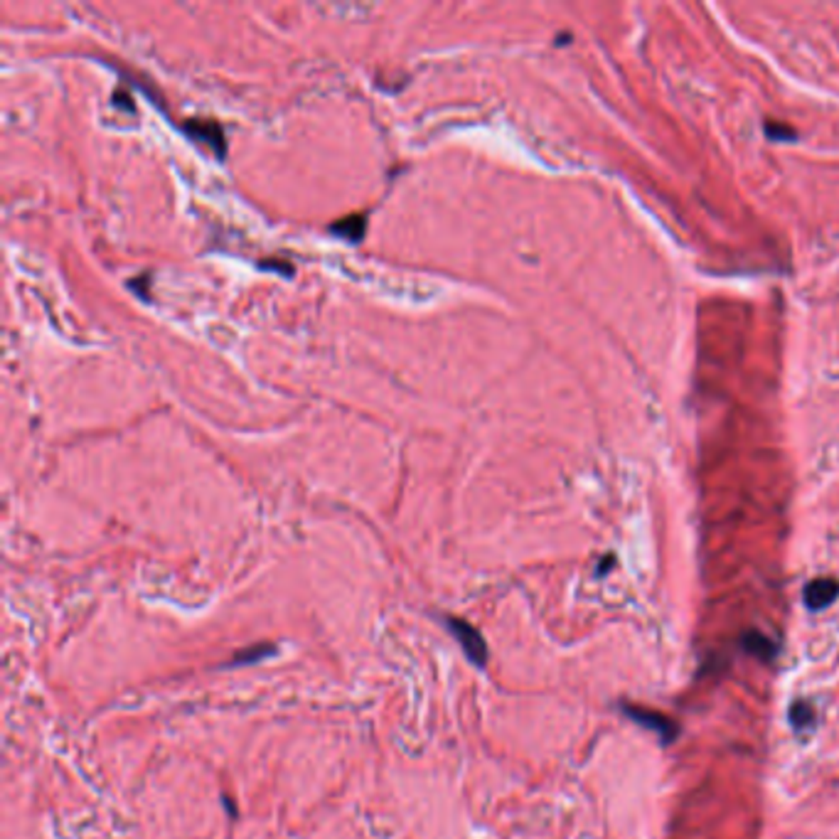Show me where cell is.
Here are the masks:
<instances>
[{
    "instance_id": "cell-7",
    "label": "cell",
    "mask_w": 839,
    "mask_h": 839,
    "mask_svg": "<svg viewBox=\"0 0 839 839\" xmlns=\"http://www.w3.org/2000/svg\"><path fill=\"white\" fill-rule=\"evenodd\" d=\"M790 723H793V729L795 732H807V729H813L814 719H817V712H814L813 702H805V699H798V702H793L790 704Z\"/></svg>"
},
{
    "instance_id": "cell-4",
    "label": "cell",
    "mask_w": 839,
    "mask_h": 839,
    "mask_svg": "<svg viewBox=\"0 0 839 839\" xmlns=\"http://www.w3.org/2000/svg\"><path fill=\"white\" fill-rule=\"evenodd\" d=\"M185 131H190L197 141L209 143L212 148L219 150V153H225V136H222V128L215 121H205V118H192L185 124Z\"/></svg>"
},
{
    "instance_id": "cell-8",
    "label": "cell",
    "mask_w": 839,
    "mask_h": 839,
    "mask_svg": "<svg viewBox=\"0 0 839 839\" xmlns=\"http://www.w3.org/2000/svg\"><path fill=\"white\" fill-rule=\"evenodd\" d=\"M333 229H335V232L345 234L348 239H359V237H362V232H365V217H362V215H349L348 219H345V222H338V225H335Z\"/></svg>"
},
{
    "instance_id": "cell-6",
    "label": "cell",
    "mask_w": 839,
    "mask_h": 839,
    "mask_svg": "<svg viewBox=\"0 0 839 839\" xmlns=\"http://www.w3.org/2000/svg\"><path fill=\"white\" fill-rule=\"evenodd\" d=\"M741 645H743V650H746V652H751V655L758 657V660H763V662H771L773 657H775V652H778V648H775V642L765 638L763 632H756V631L743 632V638H741Z\"/></svg>"
},
{
    "instance_id": "cell-1",
    "label": "cell",
    "mask_w": 839,
    "mask_h": 839,
    "mask_svg": "<svg viewBox=\"0 0 839 839\" xmlns=\"http://www.w3.org/2000/svg\"><path fill=\"white\" fill-rule=\"evenodd\" d=\"M443 623L450 631V635L458 640L460 650L466 652L468 662H473L475 667L488 665L490 650H488V642H485V638H482L475 625H470L463 618H458V615H443Z\"/></svg>"
},
{
    "instance_id": "cell-3",
    "label": "cell",
    "mask_w": 839,
    "mask_h": 839,
    "mask_svg": "<svg viewBox=\"0 0 839 839\" xmlns=\"http://www.w3.org/2000/svg\"><path fill=\"white\" fill-rule=\"evenodd\" d=\"M839 596V583L834 579H813L803 589V599L805 606L813 611H823V608L832 606V601Z\"/></svg>"
},
{
    "instance_id": "cell-10",
    "label": "cell",
    "mask_w": 839,
    "mask_h": 839,
    "mask_svg": "<svg viewBox=\"0 0 839 839\" xmlns=\"http://www.w3.org/2000/svg\"><path fill=\"white\" fill-rule=\"evenodd\" d=\"M225 805L229 807V814H232L234 820H237V813H239V810H237V807L232 805V800H229V795H225Z\"/></svg>"
},
{
    "instance_id": "cell-2",
    "label": "cell",
    "mask_w": 839,
    "mask_h": 839,
    "mask_svg": "<svg viewBox=\"0 0 839 839\" xmlns=\"http://www.w3.org/2000/svg\"><path fill=\"white\" fill-rule=\"evenodd\" d=\"M623 712L628 714V719H632V722L640 723V726H645L648 732L660 736L662 743H672L674 736L680 733V726H677L670 716L660 714L655 709H648V706L638 704H623Z\"/></svg>"
},
{
    "instance_id": "cell-5",
    "label": "cell",
    "mask_w": 839,
    "mask_h": 839,
    "mask_svg": "<svg viewBox=\"0 0 839 839\" xmlns=\"http://www.w3.org/2000/svg\"><path fill=\"white\" fill-rule=\"evenodd\" d=\"M276 652V645L271 642H257V645H249V648L237 650L232 657H229V662H225L222 667H247V665H257L261 660H267Z\"/></svg>"
},
{
    "instance_id": "cell-9",
    "label": "cell",
    "mask_w": 839,
    "mask_h": 839,
    "mask_svg": "<svg viewBox=\"0 0 839 839\" xmlns=\"http://www.w3.org/2000/svg\"><path fill=\"white\" fill-rule=\"evenodd\" d=\"M765 131H768V136H771L773 141H793V138H795V131H793V128H788V126L783 124H773V121L765 124Z\"/></svg>"
}]
</instances>
